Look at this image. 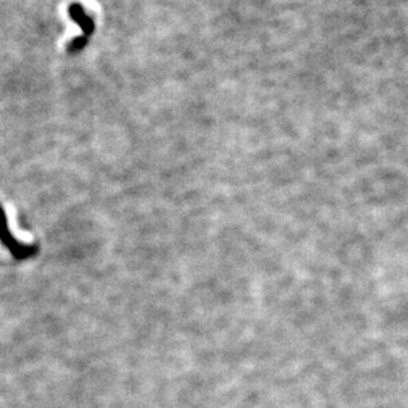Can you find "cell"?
Instances as JSON below:
<instances>
[{
  "label": "cell",
  "mask_w": 408,
  "mask_h": 408,
  "mask_svg": "<svg viewBox=\"0 0 408 408\" xmlns=\"http://www.w3.org/2000/svg\"><path fill=\"white\" fill-rule=\"evenodd\" d=\"M88 41H89V39L84 36V35L76 37L74 40L71 41V44L68 45V52H69V53H77V52H80V50L84 49V47L88 44Z\"/></svg>",
  "instance_id": "3"
},
{
  "label": "cell",
  "mask_w": 408,
  "mask_h": 408,
  "mask_svg": "<svg viewBox=\"0 0 408 408\" xmlns=\"http://www.w3.org/2000/svg\"><path fill=\"white\" fill-rule=\"evenodd\" d=\"M0 241L8 249L9 253L19 261L27 260V259L37 253L36 245L22 244L11 235L8 228V221H7V215H5L4 208L1 206H0Z\"/></svg>",
  "instance_id": "1"
},
{
  "label": "cell",
  "mask_w": 408,
  "mask_h": 408,
  "mask_svg": "<svg viewBox=\"0 0 408 408\" xmlns=\"http://www.w3.org/2000/svg\"><path fill=\"white\" fill-rule=\"evenodd\" d=\"M69 16L80 25L82 32H84V36L89 39L90 35L95 32V23L85 14L84 8L78 3H73L69 7Z\"/></svg>",
  "instance_id": "2"
}]
</instances>
